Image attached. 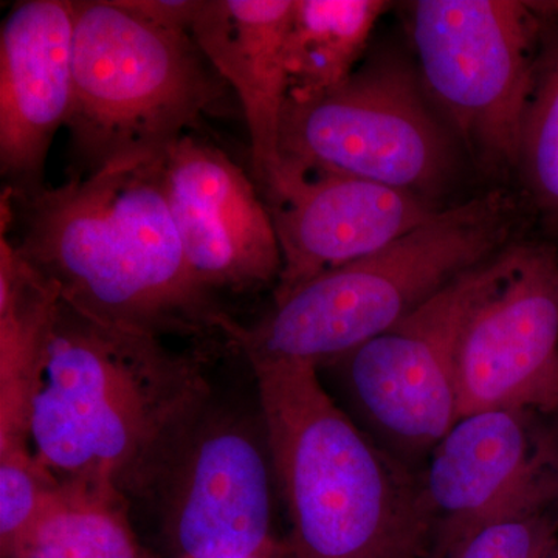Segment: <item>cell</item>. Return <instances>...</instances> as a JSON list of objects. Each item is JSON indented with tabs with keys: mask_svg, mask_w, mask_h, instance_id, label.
I'll return each mask as SVG.
<instances>
[{
	"mask_svg": "<svg viewBox=\"0 0 558 558\" xmlns=\"http://www.w3.org/2000/svg\"><path fill=\"white\" fill-rule=\"evenodd\" d=\"M556 2L418 0L410 35L429 100L490 174L515 171L521 119Z\"/></svg>",
	"mask_w": 558,
	"mask_h": 558,
	"instance_id": "52a82bcc",
	"label": "cell"
},
{
	"mask_svg": "<svg viewBox=\"0 0 558 558\" xmlns=\"http://www.w3.org/2000/svg\"><path fill=\"white\" fill-rule=\"evenodd\" d=\"M490 410L459 417L422 469V495L447 558L480 527L558 508V416Z\"/></svg>",
	"mask_w": 558,
	"mask_h": 558,
	"instance_id": "9c48e42d",
	"label": "cell"
},
{
	"mask_svg": "<svg viewBox=\"0 0 558 558\" xmlns=\"http://www.w3.org/2000/svg\"><path fill=\"white\" fill-rule=\"evenodd\" d=\"M248 558H292V556H290L286 542H281V539H279L277 545L271 546L270 549L264 550V553L258 554V556Z\"/></svg>",
	"mask_w": 558,
	"mask_h": 558,
	"instance_id": "603a6c76",
	"label": "cell"
},
{
	"mask_svg": "<svg viewBox=\"0 0 558 558\" xmlns=\"http://www.w3.org/2000/svg\"><path fill=\"white\" fill-rule=\"evenodd\" d=\"M186 263L202 288L244 293L278 282L282 256L263 194L226 150L190 134L161 161Z\"/></svg>",
	"mask_w": 558,
	"mask_h": 558,
	"instance_id": "7c38bea8",
	"label": "cell"
},
{
	"mask_svg": "<svg viewBox=\"0 0 558 558\" xmlns=\"http://www.w3.org/2000/svg\"><path fill=\"white\" fill-rule=\"evenodd\" d=\"M131 502L110 488L58 481L27 531L2 558H146Z\"/></svg>",
	"mask_w": 558,
	"mask_h": 558,
	"instance_id": "e0dca14e",
	"label": "cell"
},
{
	"mask_svg": "<svg viewBox=\"0 0 558 558\" xmlns=\"http://www.w3.org/2000/svg\"><path fill=\"white\" fill-rule=\"evenodd\" d=\"M517 222L519 205L505 190L442 208L387 248L319 275L258 322L241 325L233 347L250 365L301 362L326 368L501 255Z\"/></svg>",
	"mask_w": 558,
	"mask_h": 558,
	"instance_id": "277c9868",
	"label": "cell"
},
{
	"mask_svg": "<svg viewBox=\"0 0 558 558\" xmlns=\"http://www.w3.org/2000/svg\"><path fill=\"white\" fill-rule=\"evenodd\" d=\"M230 87L190 32L163 27L126 0H75L73 106L65 130L75 175L157 160Z\"/></svg>",
	"mask_w": 558,
	"mask_h": 558,
	"instance_id": "5b68a950",
	"label": "cell"
},
{
	"mask_svg": "<svg viewBox=\"0 0 558 558\" xmlns=\"http://www.w3.org/2000/svg\"><path fill=\"white\" fill-rule=\"evenodd\" d=\"M163 157L33 193L3 185L11 238L61 300L87 317L159 339L220 337L233 347L240 323L186 263L165 193Z\"/></svg>",
	"mask_w": 558,
	"mask_h": 558,
	"instance_id": "6da1fadb",
	"label": "cell"
},
{
	"mask_svg": "<svg viewBox=\"0 0 558 558\" xmlns=\"http://www.w3.org/2000/svg\"><path fill=\"white\" fill-rule=\"evenodd\" d=\"M32 449L0 453V550L2 557L27 531L58 484Z\"/></svg>",
	"mask_w": 558,
	"mask_h": 558,
	"instance_id": "44dd1931",
	"label": "cell"
},
{
	"mask_svg": "<svg viewBox=\"0 0 558 558\" xmlns=\"http://www.w3.org/2000/svg\"><path fill=\"white\" fill-rule=\"evenodd\" d=\"M128 5L143 16L163 25L190 32L202 0H126Z\"/></svg>",
	"mask_w": 558,
	"mask_h": 558,
	"instance_id": "7402d4cb",
	"label": "cell"
},
{
	"mask_svg": "<svg viewBox=\"0 0 558 558\" xmlns=\"http://www.w3.org/2000/svg\"><path fill=\"white\" fill-rule=\"evenodd\" d=\"M508 250L326 366L336 371L371 438L417 472L418 462H427L457 424L459 340L470 314L505 271Z\"/></svg>",
	"mask_w": 558,
	"mask_h": 558,
	"instance_id": "ba28073f",
	"label": "cell"
},
{
	"mask_svg": "<svg viewBox=\"0 0 558 558\" xmlns=\"http://www.w3.org/2000/svg\"><path fill=\"white\" fill-rule=\"evenodd\" d=\"M266 202L282 256L275 303L387 248L442 209L407 191L333 174H282Z\"/></svg>",
	"mask_w": 558,
	"mask_h": 558,
	"instance_id": "4fadbf2b",
	"label": "cell"
},
{
	"mask_svg": "<svg viewBox=\"0 0 558 558\" xmlns=\"http://www.w3.org/2000/svg\"><path fill=\"white\" fill-rule=\"evenodd\" d=\"M556 558H558V554H557Z\"/></svg>",
	"mask_w": 558,
	"mask_h": 558,
	"instance_id": "cb8c5ba5",
	"label": "cell"
},
{
	"mask_svg": "<svg viewBox=\"0 0 558 558\" xmlns=\"http://www.w3.org/2000/svg\"><path fill=\"white\" fill-rule=\"evenodd\" d=\"M267 436L209 403L157 494L178 558H248L277 545Z\"/></svg>",
	"mask_w": 558,
	"mask_h": 558,
	"instance_id": "8fae6325",
	"label": "cell"
},
{
	"mask_svg": "<svg viewBox=\"0 0 558 558\" xmlns=\"http://www.w3.org/2000/svg\"><path fill=\"white\" fill-rule=\"evenodd\" d=\"M295 0H202L190 33L240 101L264 199L281 175L279 137L290 95L288 35Z\"/></svg>",
	"mask_w": 558,
	"mask_h": 558,
	"instance_id": "9a60e30c",
	"label": "cell"
},
{
	"mask_svg": "<svg viewBox=\"0 0 558 558\" xmlns=\"http://www.w3.org/2000/svg\"><path fill=\"white\" fill-rule=\"evenodd\" d=\"M539 219L558 233V14L539 44L523 119L517 167Z\"/></svg>",
	"mask_w": 558,
	"mask_h": 558,
	"instance_id": "d6986e66",
	"label": "cell"
},
{
	"mask_svg": "<svg viewBox=\"0 0 558 558\" xmlns=\"http://www.w3.org/2000/svg\"><path fill=\"white\" fill-rule=\"evenodd\" d=\"M292 558H436L421 472L330 398L310 363H252Z\"/></svg>",
	"mask_w": 558,
	"mask_h": 558,
	"instance_id": "3957f363",
	"label": "cell"
},
{
	"mask_svg": "<svg viewBox=\"0 0 558 558\" xmlns=\"http://www.w3.org/2000/svg\"><path fill=\"white\" fill-rule=\"evenodd\" d=\"M211 402L199 359L61 300L32 403V450L60 481L156 501Z\"/></svg>",
	"mask_w": 558,
	"mask_h": 558,
	"instance_id": "7a4b0ae2",
	"label": "cell"
},
{
	"mask_svg": "<svg viewBox=\"0 0 558 558\" xmlns=\"http://www.w3.org/2000/svg\"><path fill=\"white\" fill-rule=\"evenodd\" d=\"M60 304V289L21 255L0 207V453L32 449V403Z\"/></svg>",
	"mask_w": 558,
	"mask_h": 558,
	"instance_id": "2e32d148",
	"label": "cell"
},
{
	"mask_svg": "<svg viewBox=\"0 0 558 558\" xmlns=\"http://www.w3.org/2000/svg\"><path fill=\"white\" fill-rule=\"evenodd\" d=\"M459 417L490 410L558 411V255L510 245L498 281L472 311L457 360Z\"/></svg>",
	"mask_w": 558,
	"mask_h": 558,
	"instance_id": "30bf717a",
	"label": "cell"
},
{
	"mask_svg": "<svg viewBox=\"0 0 558 558\" xmlns=\"http://www.w3.org/2000/svg\"><path fill=\"white\" fill-rule=\"evenodd\" d=\"M454 140L418 73L377 57L339 89L307 100L289 97L279 137L281 175H347L439 205L457 168Z\"/></svg>",
	"mask_w": 558,
	"mask_h": 558,
	"instance_id": "8992f818",
	"label": "cell"
},
{
	"mask_svg": "<svg viewBox=\"0 0 558 558\" xmlns=\"http://www.w3.org/2000/svg\"><path fill=\"white\" fill-rule=\"evenodd\" d=\"M75 0H22L0 28V172L13 193L46 185L73 106Z\"/></svg>",
	"mask_w": 558,
	"mask_h": 558,
	"instance_id": "5bb4252c",
	"label": "cell"
},
{
	"mask_svg": "<svg viewBox=\"0 0 558 558\" xmlns=\"http://www.w3.org/2000/svg\"><path fill=\"white\" fill-rule=\"evenodd\" d=\"M558 513L529 510L480 527L447 558H556Z\"/></svg>",
	"mask_w": 558,
	"mask_h": 558,
	"instance_id": "ffe728a7",
	"label": "cell"
},
{
	"mask_svg": "<svg viewBox=\"0 0 558 558\" xmlns=\"http://www.w3.org/2000/svg\"><path fill=\"white\" fill-rule=\"evenodd\" d=\"M557 414H558V411H557Z\"/></svg>",
	"mask_w": 558,
	"mask_h": 558,
	"instance_id": "d4e9b609",
	"label": "cell"
},
{
	"mask_svg": "<svg viewBox=\"0 0 558 558\" xmlns=\"http://www.w3.org/2000/svg\"><path fill=\"white\" fill-rule=\"evenodd\" d=\"M384 0H295L288 35L290 98H317L359 68Z\"/></svg>",
	"mask_w": 558,
	"mask_h": 558,
	"instance_id": "ac0fdd59",
	"label": "cell"
}]
</instances>
